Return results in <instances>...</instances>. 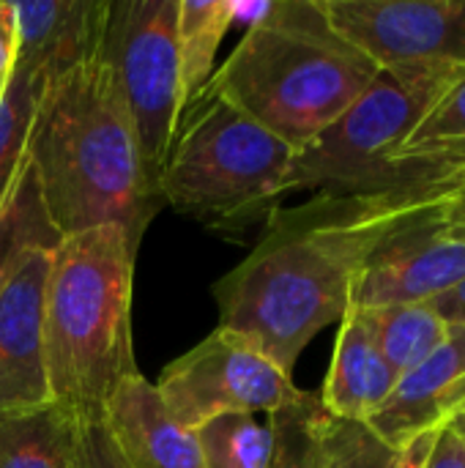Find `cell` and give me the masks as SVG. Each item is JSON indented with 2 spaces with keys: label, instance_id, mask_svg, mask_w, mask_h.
<instances>
[{
  "label": "cell",
  "instance_id": "6da1fadb",
  "mask_svg": "<svg viewBox=\"0 0 465 468\" xmlns=\"http://www.w3.org/2000/svg\"><path fill=\"white\" fill-rule=\"evenodd\" d=\"M378 239L356 195L318 192L280 206L252 252L214 282L219 329L293 376L301 351L351 310L354 280Z\"/></svg>",
  "mask_w": 465,
  "mask_h": 468
},
{
  "label": "cell",
  "instance_id": "7a4b0ae2",
  "mask_svg": "<svg viewBox=\"0 0 465 468\" xmlns=\"http://www.w3.org/2000/svg\"><path fill=\"white\" fill-rule=\"evenodd\" d=\"M27 159L60 239L121 228L140 250L151 219L164 206L118 82L101 58L47 85Z\"/></svg>",
  "mask_w": 465,
  "mask_h": 468
},
{
  "label": "cell",
  "instance_id": "3957f363",
  "mask_svg": "<svg viewBox=\"0 0 465 468\" xmlns=\"http://www.w3.org/2000/svg\"><path fill=\"white\" fill-rule=\"evenodd\" d=\"M381 69L348 44L321 0H274L214 71L208 90L293 151L332 126Z\"/></svg>",
  "mask_w": 465,
  "mask_h": 468
},
{
  "label": "cell",
  "instance_id": "277c9868",
  "mask_svg": "<svg viewBox=\"0 0 465 468\" xmlns=\"http://www.w3.org/2000/svg\"><path fill=\"white\" fill-rule=\"evenodd\" d=\"M137 250L121 228L60 239L44 282L41 343L49 400L74 417H101L112 392L137 376L132 343Z\"/></svg>",
  "mask_w": 465,
  "mask_h": 468
},
{
  "label": "cell",
  "instance_id": "5b68a950",
  "mask_svg": "<svg viewBox=\"0 0 465 468\" xmlns=\"http://www.w3.org/2000/svg\"><path fill=\"white\" fill-rule=\"evenodd\" d=\"M293 148L206 88L178 123L159 173V197L195 222L236 239L282 200Z\"/></svg>",
  "mask_w": 465,
  "mask_h": 468
},
{
  "label": "cell",
  "instance_id": "8992f818",
  "mask_svg": "<svg viewBox=\"0 0 465 468\" xmlns=\"http://www.w3.org/2000/svg\"><path fill=\"white\" fill-rule=\"evenodd\" d=\"M463 71L465 66L449 63L381 69L370 88L332 126L293 154L282 197L301 189L334 195L378 189L414 126Z\"/></svg>",
  "mask_w": 465,
  "mask_h": 468
},
{
  "label": "cell",
  "instance_id": "52a82bcc",
  "mask_svg": "<svg viewBox=\"0 0 465 468\" xmlns=\"http://www.w3.org/2000/svg\"><path fill=\"white\" fill-rule=\"evenodd\" d=\"M175 16L178 0L110 3L99 49V58L110 66L118 82L143 148V159L156 181L186 110Z\"/></svg>",
  "mask_w": 465,
  "mask_h": 468
},
{
  "label": "cell",
  "instance_id": "ba28073f",
  "mask_svg": "<svg viewBox=\"0 0 465 468\" xmlns=\"http://www.w3.org/2000/svg\"><path fill=\"white\" fill-rule=\"evenodd\" d=\"M156 392L181 428L197 431L227 414H271L301 389L252 343L217 326L164 367Z\"/></svg>",
  "mask_w": 465,
  "mask_h": 468
},
{
  "label": "cell",
  "instance_id": "9c48e42d",
  "mask_svg": "<svg viewBox=\"0 0 465 468\" xmlns=\"http://www.w3.org/2000/svg\"><path fill=\"white\" fill-rule=\"evenodd\" d=\"M332 27L378 69L465 66V0H321Z\"/></svg>",
  "mask_w": 465,
  "mask_h": 468
},
{
  "label": "cell",
  "instance_id": "30bf717a",
  "mask_svg": "<svg viewBox=\"0 0 465 468\" xmlns=\"http://www.w3.org/2000/svg\"><path fill=\"white\" fill-rule=\"evenodd\" d=\"M370 217L378 239L359 266L351 307L428 304L463 282L465 241L447 239L419 219Z\"/></svg>",
  "mask_w": 465,
  "mask_h": 468
},
{
  "label": "cell",
  "instance_id": "8fae6325",
  "mask_svg": "<svg viewBox=\"0 0 465 468\" xmlns=\"http://www.w3.org/2000/svg\"><path fill=\"white\" fill-rule=\"evenodd\" d=\"M49 255L52 250L30 252L0 291V414L52 403L41 343Z\"/></svg>",
  "mask_w": 465,
  "mask_h": 468
},
{
  "label": "cell",
  "instance_id": "7c38bea8",
  "mask_svg": "<svg viewBox=\"0 0 465 468\" xmlns=\"http://www.w3.org/2000/svg\"><path fill=\"white\" fill-rule=\"evenodd\" d=\"M465 403V324H449L444 343L397 378L392 395L367 420L392 450L441 431Z\"/></svg>",
  "mask_w": 465,
  "mask_h": 468
},
{
  "label": "cell",
  "instance_id": "4fadbf2b",
  "mask_svg": "<svg viewBox=\"0 0 465 468\" xmlns=\"http://www.w3.org/2000/svg\"><path fill=\"white\" fill-rule=\"evenodd\" d=\"M110 0L14 3L22 66L49 82L99 58Z\"/></svg>",
  "mask_w": 465,
  "mask_h": 468
},
{
  "label": "cell",
  "instance_id": "5bb4252c",
  "mask_svg": "<svg viewBox=\"0 0 465 468\" xmlns=\"http://www.w3.org/2000/svg\"><path fill=\"white\" fill-rule=\"evenodd\" d=\"M101 417L129 468H203L195 433L170 417L143 373L112 392Z\"/></svg>",
  "mask_w": 465,
  "mask_h": 468
},
{
  "label": "cell",
  "instance_id": "9a60e30c",
  "mask_svg": "<svg viewBox=\"0 0 465 468\" xmlns=\"http://www.w3.org/2000/svg\"><path fill=\"white\" fill-rule=\"evenodd\" d=\"M356 197L378 219H419L447 239L465 241V154L395 170L378 189Z\"/></svg>",
  "mask_w": 465,
  "mask_h": 468
},
{
  "label": "cell",
  "instance_id": "2e32d148",
  "mask_svg": "<svg viewBox=\"0 0 465 468\" xmlns=\"http://www.w3.org/2000/svg\"><path fill=\"white\" fill-rule=\"evenodd\" d=\"M397 373L378 351L365 310L351 307L340 321L332 365L318 392L323 409L337 420L367 422L392 395Z\"/></svg>",
  "mask_w": 465,
  "mask_h": 468
},
{
  "label": "cell",
  "instance_id": "e0dca14e",
  "mask_svg": "<svg viewBox=\"0 0 465 468\" xmlns=\"http://www.w3.org/2000/svg\"><path fill=\"white\" fill-rule=\"evenodd\" d=\"M77 422L58 403L0 414V468H69Z\"/></svg>",
  "mask_w": 465,
  "mask_h": 468
},
{
  "label": "cell",
  "instance_id": "ac0fdd59",
  "mask_svg": "<svg viewBox=\"0 0 465 468\" xmlns=\"http://www.w3.org/2000/svg\"><path fill=\"white\" fill-rule=\"evenodd\" d=\"M230 0H178L175 44L181 66L184 104L200 99L214 77L217 52L230 30Z\"/></svg>",
  "mask_w": 465,
  "mask_h": 468
},
{
  "label": "cell",
  "instance_id": "d6986e66",
  "mask_svg": "<svg viewBox=\"0 0 465 468\" xmlns=\"http://www.w3.org/2000/svg\"><path fill=\"white\" fill-rule=\"evenodd\" d=\"M365 310V307H359ZM378 351L397 376L422 365L447 337L449 324L430 304H389L365 310Z\"/></svg>",
  "mask_w": 465,
  "mask_h": 468
},
{
  "label": "cell",
  "instance_id": "ffe728a7",
  "mask_svg": "<svg viewBox=\"0 0 465 468\" xmlns=\"http://www.w3.org/2000/svg\"><path fill=\"white\" fill-rule=\"evenodd\" d=\"M60 244V233L49 222V214L41 203V192L36 184V173L30 159L0 208V291L25 263V258L36 250H55Z\"/></svg>",
  "mask_w": 465,
  "mask_h": 468
},
{
  "label": "cell",
  "instance_id": "44dd1931",
  "mask_svg": "<svg viewBox=\"0 0 465 468\" xmlns=\"http://www.w3.org/2000/svg\"><path fill=\"white\" fill-rule=\"evenodd\" d=\"M465 154V71L430 104L392 159L389 176L403 167L433 165ZM386 176V178H389ZM384 178V181H386Z\"/></svg>",
  "mask_w": 465,
  "mask_h": 468
},
{
  "label": "cell",
  "instance_id": "7402d4cb",
  "mask_svg": "<svg viewBox=\"0 0 465 468\" xmlns=\"http://www.w3.org/2000/svg\"><path fill=\"white\" fill-rule=\"evenodd\" d=\"M332 414L312 392H299L291 403L269 414V431L274 439L271 468H323L326 433Z\"/></svg>",
  "mask_w": 465,
  "mask_h": 468
},
{
  "label": "cell",
  "instance_id": "603a6c76",
  "mask_svg": "<svg viewBox=\"0 0 465 468\" xmlns=\"http://www.w3.org/2000/svg\"><path fill=\"white\" fill-rule=\"evenodd\" d=\"M47 85H49L47 77L16 63L14 82L0 99V208L5 206L8 195L14 192L27 165L30 129Z\"/></svg>",
  "mask_w": 465,
  "mask_h": 468
},
{
  "label": "cell",
  "instance_id": "cb8c5ba5",
  "mask_svg": "<svg viewBox=\"0 0 465 468\" xmlns=\"http://www.w3.org/2000/svg\"><path fill=\"white\" fill-rule=\"evenodd\" d=\"M203 455V468H271L274 439L269 422L249 414L217 417L192 431Z\"/></svg>",
  "mask_w": 465,
  "mask_h": 468
},
{
  "label": "cell",
  "instance_id": "d4e9b609",
  "mask_svg": "<svg viewBox=\"0 0 465 468\" xmlns=\"http://www.w3.org/2000/svg\"><path fill=\"white\" fill-rule=\"evenodd\" d=\"M397 450L370 431L367 422L332 417L323 468H395Z\"/></svg>",
  "mask_w": 465,
  "mask_h": 468
},
{
  "label": "cell",
  "instance_id": "484cf974",
  "mask_svg": "<svg viewBox=\"0 0 465 468\" xmlns=\"http://www.w3.org/2000/svg\"><path fill=\"white\" fill-rule=\"evenodd\" d=\"M69 468H129L107 431L104 417H88L77 422Z\"/></svg>",
  "mask_w": 465,
  "mask_h": 468
},
{
  "label": "cell",
  "instance_id": "4316f807",
  "mask_svg": "<svg viewBox=\"0 0 465 468\" xmlns=\"http://www.w3.org/2000/svg\"><path fill=\"white\" fill-rule=\"evenodd\" d=\"M16 60H19V41H16L14 3L0 0V99L14 82Z\"/></svg>",
  "mask_w": 465,
  "mask_h": 468
},
{
  "label": "cell",
  "instance_id": "83f0119b",
  "mask_svg": "<svg viewBox=\"0 0 465 468\" xmlns=\"http://www.w3.org/2000/svg\"><path fill=\"white\" fill-rule=\"evenodd\" d=\"M422 468H465V439L455 433L449 425H444L436 433L433 450Z\"/></svg>",
  "mask_w": 465,
  "mask_h": 468
},
{
  "label": "cell",
  "instance_id": "f1b7e54d",
  "mask_svg": "<svg viewBox=\"0 0 465 468\" xmlns=\"http://www.w3.org/2000/svg\"><path fill=\"white\" fill-rule=\"evenodd\" d=\"M447 324H465V280L460 285H455L452 291L436 296L433 302H428Z\"/></svg>",
  "mask_w": 465,
  "mask_h": 468
},
{
  "label": "cell",
  "instance_id": "f546056e",
  "mask_svg": "<svg viewBox=\"0 0 465 468\" xmlns=\"http://www.w3.org/2000/svg\"><path fill=\"white\" fill-rule=\"evenodd\" d=\"M274 0H230V16H233V25H244L247 30L252 25H258L260 19L269 16Z\"/></svg>",
  "mask_w": 465,
  "mask_h": 468
},
{
  "label": "cell",
  "instance_id": "4dcf8cb0",
  "mask_svg": "<svg viewBox=\"0 0 465 468\" xmlns=\"http://www.w3.org/2000/svg\"><path fill=\"white\" fill-rule=\"evenodd\" d=\"M436 433H439V431H433V433H425V436L414 439L411 444H406L403 450H397V463H395V468H422L425 466V461H428V455H430V450H433Z\"/></svg>",
  "mask_w": 465,
  "mask_h": 468
},
{
  "label": "cell",
  "instance_id": "1f68e13d",
  "mask_svg": "<svg viewBox=\"0 0 465 468\" xmlns=\"http://www.w3.org/2000/svg\"><path fill=\"white\" fill-rule=\"evenodd\" d=\"M449 428H452L455 433H460V436L465 439V403L460 406V409H458V414L449 420Z\"/></svg>",
  "mask_w": 465,
  "mask_h": 468
}]
</instances>
